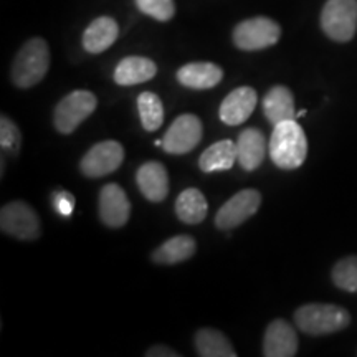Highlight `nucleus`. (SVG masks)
Listing matches in <instances>:
<instances>
[{
  "label": "nucleus",
  "instance_id": "f257e3e1",
  "mask_svg": "<svg viewBox=\"0 0 357 357\" xmlns=\"http://www.w3.org/2000/svg\"><path fill=\"white\" fill-rule=\"evenodd\" d=\"M268 153L275 166L284 171L303 166L307 155V139L296 119L276 124L268 141Z\"/></svg>",
  "mask_w": 357,
  "mask_h": 357
},
{
  "label": "nucleus",
  "instance_id": "f03ea898",
  "mask_svg": "<svg viewBox=\"0 0 357 357\" xmlns=\"http://www.w3.org/2000/svg\"><path fill=\"white\" fill-rule=\"evenodd\" d=\"M50 68V48L43 38H30L20 47L12 63V82L17 88H33Z\"/></svg>",
  "mask_w": 357,
  "mask_h": 357
},
{
  "label": "nucleus",
  "instance_id": "7ed1b4c3",
  "mask_svg": "<svg viewBox=\"0 0 357 357\" xmlns=\"http://www.w3.org/2000/svg\"><path fill=\"white\" fill-rule=\"evenodd\" d=\"M294 324L310 336H326L346 329L351 324V314L342 306L311 303L294 311Z\"/></svg>",
  "mask_w": 357,
  "mask_h": 357
},
{
  "label": "nucleus",
  "instance_id": "20e7f679",
  "mask_svg": "<svg viewBox=\"0 0 357 357\" xmlns=\"http://www.w3.org/2000/svg\"><path fill=\"white\" fill-rule=\"evenodd\" d=\"M321 29L334 42H351L357 32V0H328L321 10Z\"/></svg>",
  "mask_w": 357,
  "mask_h": 357
},
{
  "label": "nucleus",
  "instance_id": "39448f33",
  "mask_svg": "<svg viewBox=\"0 0 357 357\" xmlns=\"http://www.w3.org/2000/svg\"><path fill=\"white\" fill-rule=\"evenodd\" d=\"M281 37V26L268 17H252L234 29L235 47L243 52H258L273 47Z\"/></svg>",
  "mask_w": 357,
  "mask_h": 357
},
{
  "label": "nucleus",
  "instance_id": "423d86ee",
  "mask_svg": "<svg viewBox=\"0 0 357 357\" xmlns=\"http://www.w3.org/2000/svg\"><path fill=\"white\" fill-rule=\"evenodd\" d=\"M96 105L98 100L91 91L77 89V91L70 93L63 100H60L55 108V113H53L55 129L61 134L75 132L79 124L93 114Z\"/></svg>",
  "mask_w": 357,
  "mask_h": 357
},
{
  "label": "nucleus",
  "instance_id": "0eeeda50",
  "mask_svg": "<svg viewBox=\"0 0 357 357\" xmlns=\"http://www.w3.org/2000/svg\"><path fill=\"white\" fill-rule=\"evenodd\" d=\"M0 229L22 242H32L42 234V223L29 204L15 200L3 205L0 211Z\"/></svg>",
  "mask_w": 357,
  "mask_h": 357
},
{
  "label": "nucleus",
  "instance_id": "6e6552de",
  "mask_svg": "<svg viewBox=\"0 0 357 357\" xmlns=\"http://www.w3.org/2000/svg\"><path fill=\"white\" fill-rule=\"evenodd\" d=\"M124 160V147L118 141L98 142L83 155L79 169L89 178L105 177L118 171Z\"/></svg>",
  "mask_w": 357,
  "mask_h": 357
},
{
  "label": "nucleus",
  "instance_id": "1a4fd4ad",
  "mask_svg": "<svg viewBox=\"0 0 357 357\" xmlns=\"http://www.w3.org/2000/svg\"><path fill=\"white\" fill-rule=\"evenodd\" d=\"M261 205V194L255 189H245L236 192L234 197L227 200L218 208L215 215V225L220 230H234L255 215Z\"/></svg>",
  "mask_w": 357,
  "mask_h": 357
},
{
  "label": "nucleus",
  "instance_id": "9d476101",
  "mask_svg": "<svg viewBox=\"0 0 357 357\" xmlns=\"http://www.w3.org/2000/svg\"><path fill=\"white\" fill-rule=\"evenodd\" d=\"M202 121L195 114H181L169 126L166 136L162 137L164 151L169 154L181 155L190 153L202 139Z\"/></svg>",
  "mask_w": 357,
  "mask_h": 357
},
{
  "label": "nucleus",
  "instance_id": "9b49d317",
  "mask_svg": "<svg viewBox=\"0 0 357 357\" xmlns=\"http://www.w3.org/2000/svg\"><path fill=\"white\" fill-rule=\"evenodd\" d=\"M98 204L101 222L109 229H121L131 217V204L126 192L118 184H106L102 187Z\"/></svg>",
  "mask_w": 357,
  "mask_h": 357
},
{
  "label": "nucleus",
  "instance_id": "f8f14e48",
  "mask_svg": "<svg viewBox=\"0 0 357 357\" xmlns=\"http://www.w3.org/2000/svg\"><path fill=\"white\" fill-rule=\"evenodd\" d=\"M257 102L258 96L255 89L250 86H240L225 96L220 109H218V116L227 126H240L255 111Z\"/></svg>",
  "mask_w": 357,
  "mask_h": 357
},
{
  "label": "nucleus",
  "instance_id": "ddd939ff",
  "mask_svg": "<svg viewBox=\"0 0 357 357\" xmlns=\"http://www.w3.org/2000/svg\"><path fill=\"white\" fill-rule=\"evenodd\" d=\"M298 336L294 328L284 319H275L268 324L263 337L265 357H293L298 354Z\"/></svg>",
  "mask_w": 357,
  "mask_h": 357
},
{
  "label": "nucleus",
  "instance_id": "4468645a",
  "mask_svg": "<svg viewBox=\"0 0 357 357\" xmlns=\"http://www.w3.org/2000/svg\"><path fill=\"white\" fill-rule=\"evenodd\" d=\"M136 182L142 195L149 202L159 204L167 197L169 194V174L167 169L160 162L151 160L142 164L136 172Z\"/></svg>",
  "mask_w": 357,
  "mask_h": 357
},
{
  "label": "nucleus",
  "instance_id": "2eb2a0df",
  "mask_svg": "<svg viewBox=\"0 0 357 357\" xmlns=\"http://www.w3.org/2000/svg\"><path fill=\"white\" fill-rule=\"evenodd\" d=\"M266 137L255 128H247L236 139V160L243 171H257L266 155Z\"/></svg>",
  "mask_w": 357,
  "mask_h": 357
},
{
  "label": "nucleus",
  "instance_id": "dca6fc26",
  "mask_svg": "<svg viewBox=\"0 0 357 357\" xmlns=\"http://www.w3.org/2000/svg\"><path fill=\"white\" fill-rule=\"evenodd\" d=\"M177 82L190 89H211L223 78V70L211 61H194L177 70Z\"/></svg>",
  "mask_w": 357,
  "mask_h": 357
},
{
  "label": "nucleus",
  "instance_id": "f3484780",
  "mask_svg": "<svg viewBox=\"0 0 357 357\" xmlns=\"http://www.w3.org/2000/svg\"><path fill=\"white\" fill-rule=\"evenodd\" d=\"M119 37V25L113 17H98L83 32V48L91 55L106 52Z\"/></svg>",
  "mask_w": 357,
  "mask_h": 357
},
{
  "label": "nucleus",
  "instance_id": "a211bd4d",
  "mask_svg": "<svg viewBox=\"0 0 357 357\" xmlns=\"http://www.w3.org/2000/svg\"><path fill=\"white\" fill-rule=\"evenodd\" d=\"M263 113L268 123L276 124L296 119V109H294V96L291 89L276 84L263 98Z\"/></svg>",
  "mask_w": 357,
  "mask_h": 357
},
{
  "label": "nucleus",
  "instance_id": "6ab92c4d",
  "mask_svg": "<svg viewBox=\"0 0 357 357\" xmlns=\"http://www.w3.org/2000/svg\"><path fill=\"white\" fill-rule=\"evenodd\" d=\"M158 75V65L146 56H126L114 70V82L119 86H134L153 79Z\"/></svg>",
  "mask_w": 357,
  "mask_h": 357
},
{
  "label": "nucleus",
  "instance_id": "aec40b11",
  "mask_svg": "<svg viewBox=\"0 0 357 357\" xmlns=\"http://www.w3.org/2000/svg\"><path fill=\"white\" fill-rule=\"evenodd\" d=\"M236 160V142L222 139L204 151L199 158V167L204 172L229 171Z\"/></svg>",
  "mask_w": 357,
  "mask_h": 357
},
{
  "label": "nucleus",
  "instance_id": "412c9836",
  "mask_svg": "<svg viewBox=\"0 0 357 357\" xmlns=\"http://www.w3.org/2000/svg\"><path fill=\"white\" fill-rule=\"evenodd\" d=\"M197 243L189 235H176L169 238L153 253V261L159 265H177L194 257Z\"/></svg>",
  "mask_w": 357,
  "mask_h": 357
},
{
  "label": "nucleus",
  "instance_id": "4be33fe9",
  "mask_svg": "<svg viewBox=\"0 0 357 357\" xmlns=\"http://www.w3.org/2000/svg\"><path fill=\"white\" fill-rule=\"evenodd\" d=\"M208 204L199 189H185L176 200V215L187 225H197L207 217Z\"/></svg>",
  "mask_w": 357,
  "mask_h": 357
},
{
  "label": "nucleus",
  "instance_id": "5701e85b",
  "mask_svg": "<svg viewBox=\"0 0 357 357\" xmlns=\"http://www.w3.org/2000/svg\"><path fill=\"white\" fill-rule=\"evenodd\" d=\"M194 344L202 357H236V352L225 334L212 328H202L195 333Z\"/></svg>",
  "mask_w": 357,
  "mask_h": 357
},
{
  "label": "nucleus",
  "instance_id": "b1692460",
  "mask_svg": "<svg viewBox=\"0 0 357 357\" xmlns=\"http://www.w3.org/2000/svg\"><path fill=\"white\" fill-rule=\"evenodd\" d=\"M137 111L142 128L147 132H154L164 123V106L160 98L153 91H144L137 96Z\"/></svg>",
  "mask_w": 357,
  "mask_h": 357
},
{
  "label": "nucleus",
  "instance_id": "393cba45",
  "mask_svg": "<svg viewBox=\"0 0 357 357\" xmlns=\"http://www.w3.org/2000/svg\"><path fill=\"white\" fill-rule=\"evenodd\" d=\"M333 283L347 293H357V257H346L333 268Z\"/></svg>",
  "mask_w": 357,
  "mask_h": 357
},
{
  "label": "nucleus",
  "instance_id": "a878e982",
  "mask_svg": "<svg viewBox=\"0 0 357 357\" xmlns=\"http://www.w3.org/2000/svg\"><path fill=\"white\" fill-rule=\"evenodd\" d=\"M136 7L147 17L158 22H169L176 15V2L174 0H134Z\"/></svg>",
  "mask_w": 357,
  "mask_h": 357
},
{
  "label": "nucleus",
  "instance_id": "bb28decb",
  "mask_svg": "<svg viewBox=\"0 0 357 357\" xmlns=\"http://www.w3.org/2000/svg\"><path fill=\"white\" fill-rule=\"evenodd\" d=\"M22 144V134L17 124L7 116L0 118V146L8 153H17Z\"/></svg>",
  "mask_w": 357,
  "mask_h": 357
},
{
  "label": "nucleus",
  "instance_id": "cd10ccee",
  "mask_svg": "<svg viewBox=\"0 0 357 357\" xmlns=\"http://www.w3.org/2000/svg\"><path fill=\"white\" fill-rule=\"evenodd\" d=\"M53 202H55L56 212L61 213L63 217H70L75 208V197L66 190L56 192L55 197H53Z\"/></svg>",
  "mask_w": 357,
  "mask_h": 357
},
{
  "label": "nucleus",
  "instance_id": "c85d7f7f",
  "mask_svg": "<svg viewBox=\"0 0 357 357\" xmlns=\"http://www.w3.org/2000/svg\"><path fill=\"white\" fill-rule=\"evenodd\" d=\"M146 356L147 357H177L178 354L174 349H171V347L158 344L151 347V349L146 352Z\"/></svg>",
  "mask_w": 357,
  "mask_h": 357
},
{
  "label": "nucleus",
  "instance_id": "c756f323",
  "mask_svg": "<svg viewBox=\"0 0 357 357\" xmlns=\"http://www.w3.org/2000/svg\"><path fill=\"white\" fill-rule=\"evenodd\" d=\"M162 144H164V141H162V139L154 141V146H155V147H162Z\"/></svg>",
  "mask_w": 357,
  "mask_h": 357
},
{
  "label": "nucleus",
  "instance_id": "7c9ffc66",
  "mask_svg": "<svg viewBox=\"0 0 357 357\" xmlns=\"http://www.w3.org/2000/svg\"><path fill=\"white\" fill-rule=\"evenodd\" d=\"M303 116H306V109H301L300 113H296V118H303Z\"/></svg>",
  "mask_w": 357,
  "mask_h": 357
}]
</instances>
